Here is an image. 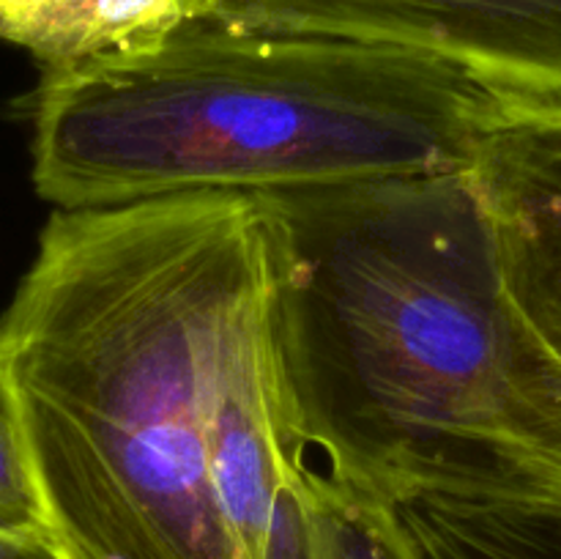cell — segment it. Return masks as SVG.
<instances>
[{
	"instance_id": "6",
	"label": "cell",
	"mask_w": 561,
	"mask_h": 559,
	"mask_svg": "<svg viewBox=\"0 0 561 559\" xmlns=\"http://www.w3.org/2000/svg\"><path fill=\"white\" fill-rule=\"evenodd\" d=\"M206 0H22L0 11V42L31 53L42 71L131 55L201 20Z\"/></svg>"
},
{
	"instance_id": "11",
	"label": "cell",
	"mask_w": 561,
	"mask_h": 559,
	"mask_svg": "<svg viewBox=\"0 0 561 559\" xmlns=\"http://www.w3.org/2000/svg\"><path fill=\"white\" fill-rule=\"evenodd\" d=\"M14 3H22V0H0V11L9 9V5H14Z\"/></svg>"
},
{
	"instance_id": "7",
	"label": "cell",
	"mask_w": 561,
	"mask_h": 559,
	"mask_svg": "<svg viewBox=\"0 0 561 559\" xmlns=\"http://www.w3.org/2000/svg\"><path fill=\"white\" fill-rule=\"evenodd\" d=\"M414 559H561V493L387 504Z\"/></svg>"
},
{
	"instance_id": "10",
	"label": "cell",
	"mask_w": 561,
	"mask_h": 559,
	"mask_svg": "<svg viewBox=\"0 0 561 559\" xmlns=\"http://www.w3.org/2000/svg\"><path fill=\"white\" fill-rule=\"evenodd\" d=\"M0 559H64L47 532L3 529L0 526Z\"/></svg>"
},
{
	"instance_id": "8",
	"label": "cell",
	"mask_w": 561,
	"mask_h": 559,
	"mask_svg": "<svg viewBox=\"0 0 561 559\" xmlns=\"http://www.w3.org/2000/svg\"><path fill=\"white\" fill-rule=\"evenodd\" d=\"M307 559H414L387 504L343 491L301 469Z\"/></svg>"
},
{
	"instance_id": "9",
	"label": "cell",
	"mask_w": 561,
	"mask_h": 559,
	"mask_svg": "<svg viewBox=\"0 0 561 559\" xmlns=\"http://www.w3.org/2000/svg\"><path fill=\"white\" fill-rule=\"evenodd\" d=\"M0 526L44 532L42 499H38L36 477H33L3 354H0Z\"/></svg>"
},
{
	"instance_id": "5",
	"label": "cell",
	"mask_w": 561,
	"mask_h": 559,
	"mask_svg": "<svg viewBox=\"0 0 561 559\" xmlns=\"http://www.w3.org/2000/svg\"><path fill=\"white\" fill-rule=\"evenodd\" d=\"M466 173L515 305L561 360V107L515 113Z\"/></svg>"
},
{
	"instance_id": "4",
	"label": "cell",
	"mask_w": 561,
	"mask_h": 559,
	"mask_svg": "<svg viewBox=\"0 0 561 559\" xmlns=\"http://www.w3.org/2000/svg\"><path fill=\"white\" fill-rule=\"evenodd\" d=\"M201 20L414 49L524 110L561 107V0H206Z\"/></svg>"
},
{
	"instance_id": "2",
	"label": "cell",
	"mask_w": 561,
	"mask_h": 559,
	"mask_svg": "<svg viewBox=\"0 0 561 559\" xmlns=\"http://www.w3.org/2000/svg\"><path fill=\"white\" fill-rule=\"evenodd\" d=\"M301 469L378 504L561 493V360L469 173L261 192Z\"/></svg>"
},
{
	"instance_id": "3",
	"label": "cell",
	"mask_w": 561,
	"mask_h": 559,
	"mask_svg": "<svg viewBox=\"0 0 561 559\" xmlns=\"http://www.w3.org/2000/svg\"><path fill=\"white\" fill-rule=\"evenodd\" d=\"M520 110L414 49L211 20L42 71L25 99L33 186L64 212L466 173Z\"/></svg>"
},
{
	"instance_id": "1",
	"label": "cell",
	"mask_w": 561,
	"mask_h": 559,
	"mask_svg": "<svg viewBox=\"0 0 561 559\" xmlns=\"http://www.w3.org/2000/svg\"><path fill=\"white\" fill-rule=\"evenodd\" d=\"M274 296L257 195L55 208L0 354L60 557L307 559Z\"/></svg>"
}]
</instances>
